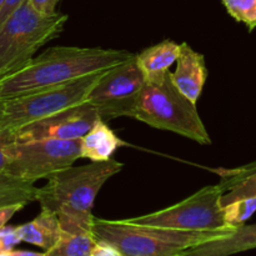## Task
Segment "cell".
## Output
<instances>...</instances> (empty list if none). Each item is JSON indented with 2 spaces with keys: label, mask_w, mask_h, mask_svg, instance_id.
Masks as SVG:
<instances>
[{
  "label": "cell",
  "mask_w": 256,
  "mask_h": 256,
  "mask_svg": "<svg viewBox=\"0 0 256 256\" xmlns=\"http://www.w3.org/2000/svg\"><path fill=\"white\" fill-rule=\"evenodd\" d=\"M169 75L175 88L196 105L208 79L204 55L195 52L188 42H182L180 44L176 69L174 72H169Z\"/></svg>",
  "instance_id": "obj_11"
},
{
  "label": "cell",
  "mask_w": 256,
  "mask_h": 256,
  "mask_svg": "<svg viewBox=\"0 0 256 256\" xmlns=\"http://www.w3.org/2000/svg\"><path fill=\"white\" fill-rule=\"evenodd\" d=\"M122 168L124 164L112 158L65 168L50 175L44 186L38 188L36 202L42 209L58 215L64 232H92L95 198L102 185Z\"/></svg>",
  "instance_id": "obj_2"
},
{
  "label": "cell",
  "mask_w": 256,
  "mask_h": 256,
  "mask_svg": "<svg viewBox=\"0 0 256 256\" xmlns=\"http://www.w3.org/2000/svg\"><path fill=\"white\" fill-rule=\"evenodd\" d=\"M102 72L85 75L58 86L0 100V129L18 130L62 110L86 102Z\"/></svg>",
  "instance_id": "obj_6"
},
{
  "label": "cell",
  "mask_w": 256,
  "mask_h": 256,
  "mask_svg": "<svg viewBox=\"0 0 256 256\" xmlns=\"http://www.w3.org/2000/svg\"><path fill=\"white\" fill-rule=\"evenodd\" d=\"M169 72L160 84H145L134 119L155 129L176 132L202 145H210L212 139L196 105L175 88Z\"/></svg>",
  "instance_id": "obj_5"
},
{
  "label": "cell",
  "mask_w": 256,
  "mask_h": 256,
  "mask_svg": "<svg viewBox=\"0 0 256 256\" xmlns=\"http://www.w3.org/2000/svg\"><path fill=\"white\" fill-rule=\"evenodd\" d=\"M228 12L236 22L248 26L249 32L256 28V0H222Z\"/></svg>",
  "instance_id": "obj_19"
},
{
  "label": "cell",
  "mask_w": 256,
  "mask_h": 256,
  "mask_svg": "<svg viewBox=\"0 0 256 256\" xmlns=\"http://www.w3.org/2000/svg\"><path fill=\"white\" fill-rule=\"evenodd\" d=\"M145 84L135 54L126 62L106 70L88 95L86 102L106 122L122 116L134 119Z\"/></svg>",
  "instance_id": "obj_8"
},
{
  "label": "cell",
  "mask_w": 256,
  "mask_h": 256,
  "mask_svg": "<svg viewBox=\"0 0 256 256\" xmlns=\"http://www.w3.org/2000/svg\"><path fill=\"white\" fill-rule=\"evenodd\" d=\"M219 184L204 186L182 202L142 216L126 219L132 224L149 225L182 232H219L234 229L225 222Z\"/></svg>",
  "instance_id": "obj_7"
},
{
  "label": "cell",
  "mask_w": 256,
  "mask_h": 256,
  "mask_svg": "<svg viewBox=\"0 0 256 256\" xmlns=\"http://www.w3.org/2000/svg\"><path fill=\"white\" fill-rule=\"evenodd\" d=\"M2 252H5V250H4V248H2V245H0V254H2Z\"/></svg>",
  "instance_id": "obj_28"
},
{
  "label": "cell",
  "mask_w": 256,
  "mask_h": 256,
  "mask_svg": "<svg viewBox=\"0 0 256 256\" xmlns=\"http://www.w3.org/2000/svg\"><path fill=\"white\" fill-rule=\"evenodd\" d=\"M135 54L102 48L54 46L0 78V100L58 86L85 75L106 72Z\"/></svg>",
  "instance_id": "obj_1"
},
{
  "label": "cell",
  "mask_w": 256,
  "mask_h": 256,
  "mask_svg": "<svg viewBox=\"0 0 256 256\" xmlns=\"http://www.w3.org/2000/svg\"><path fill=\"white\" fill-rule=\"evenodd\" d=\"M80 159V139L16 142L5 174L34 184Z\"/></svg>",
  "instance_id": "obj_9"
},
{
  "label": "cell",
  "mask_w": 256,
  "mask_h": 256,
  "mask_svg": "<svg viewBox=\"0 0 256 256\" xmlns=\"http://www.w3.org/2000/svg\"><path fill=\"white\" fill-rule=\"evenodd\" d=\"M235 229V228H234ZM219 232H182L124 220L92 219V232L96 242L112 245L122 256H180L200 244L226 235Z\"/></svg>",
  "instance_id": "obj_3"
},
{
  "label": "cell",
  "mask_w": 256,
  "mask_h": 256,
  "mask_svg": "<svg viewBox=\"0 0 256 256\" xmlns=\"http://www.w3.org/2000/svg\"><path fill=\"white\" fill-rule=\"evenodd\" d=\"M0 256H12V250H10V252H2V254H0Z\"/></svg>",
  "instance_id": "obj_27"
},
{
  "label": "cell",
  "mask_w": 256,
  "mask_h": 256,
  "mask_svg": "<svg viewBox=\"0 0 256 256\" xmlns=\"http://www.w3.org/2000/svg\"><path fill=\"white\" fill-rule=\"evenodd\" d=\"M19 242H22V239L19 236L16 226H6L0 229V245L4 248L5 252H10L16 246Z\"/></svg>",
  "instance_id": "obj_22"
},
{
  "label": "cell",
  "mask_w": 256,
  "mask_h": 256,
  "mask_svg": "<svg viewBox=\"0 0 256 256\" xmlns=\"http://www.w3.org/2000/svg\"><path fill=\"white\" fill-rule=\"evenodd\" d=\"M12 256H45L44 252H26V250H12Z\"/></svg>",
  "instance_id": "obj_26"
},
{
  "label": "cell",
  "mask_w": 256,
  "mask_h": 256,
  "mask_svg": "<svg viewBox=\"0 0 256 256\" xmlns=\"http://www.w3.org/2000/svg\"><path fill=\"white\" fill-rule=\"evenodd\" d=\"M180 44L172 40H162L136 54V62L146 84H160L169 72V68L178 60Z\"/></svg>",
  "instance_id": "obj_13"
},
{
  "label": "cell",
  "mask_w": 256,
  "mask_h": 256,
  "mask_svg": "<svg viewBox=\"0 0 256 256\" xmlns=\"http://www.w3.org/2000/svg\"><path fill=\"white\" fill-rule=\"evenodd\" d=\"M256 172V160L249 162V164L244 165V166L239 168H232V169H218L215 170L216 174L220 175L222 180H220L219 185L222 189V192H226L229 188L240 179L245 178L246 175L252 174V172Z\"/></svg>",
  "instance_id": "obj_21"
},
{
  "label": "cell",
  "mask_w": 256,
  "mask_h": 256,
  "mask_svg": "<svg viewBox=\"0 0 256 256\" xmlns=\"http://www.w3.org/2000/svg\"><path fill=\"white\" fill-rule=\"evenodd\" d=\"M99 119L96 110L88 102L62 110L50 116L15 130L16 142L32 140L82 139Z\"/></svg>",
  "instance_id": "obj_10"
},
{
  "label": "cell",
  "mask_w": 256,
  "mask_h": 256,
  "mask_svg": "<svg viewBox=\"0 0 256 256\" xmlns=\"http://www.w3.org/2000/svg\"><path fill=\"white\" fill-rule=\"evenodd\" d=\"M125 145L126 142L118 138V135L108 126L106 122L99 118L92 129L80 139V159L106 162L119 148Z\"/></svg>",
  "instance_id": "obj_14"
},
{
  "label": "cell",
  "mask_w": 256,
  "mask_h": 256,
  "mask_svg": "<svg viewBox=\"0 0 256 256\" xmlns=\"http://www.w3.org/2000/svg\"><path fill=\"white\" fill-rule=\"evenodd\" d=\"M92 256H122L118 252L115 248H112V245L105 244V242H96L94 250H92Z\"/></svg>",
  "instance_id": "obj_25"
},
{
  "label": "cell",
  "mask_w": 256,
  "mask_h": 256,
  "mask_svg": "<svg viewBox=\"0 0 256 256\" xmlns=\"http://www.w3.org/2000/svg\"><path fill=\"white\" fill-rule=\"evenodd\" d=\"M16 230L22 242L36 245L45 252L54 246L62 232L58 215L46 209H42L34 220L16 226Z\"/></svg>",
  "instance_id": "obj_15"
},
{
  "label": "cell",
  "mask_w": 256,
  "mask_h": 256,
  "mask_svg": "<svg viewBox=\"0 0 256 256\" xmlns=\"http://www.w3.org/2000/svg\"><path fill=\"white\" fill-rule=\"evenodd\" d=\"M252 249H256V224H242L226 235L192 248L180 256H230Z\"/></svg>",
  "instance_id": "obj_12"
},
{
  "label": "cell",
  "mask_w": 256,
  "mask_h": 256,
  "mask_svg": "<svg viewBox=\"0 0 256 256\" xmlns=\"http://www.w3.org/2000/svg\"><path fill=\"white\" fill-rule=\"evenodd\" d=\"M248 198H256V172L232 184L229 190L222 194L220 202L222 206H225L230 202L240 199H248Z\"/></svg>",
  "instance_id": "obj_20"
},
{
  "label": "cell",
  "mask_w": 256,
  "mask_h": 256,
  "mask_svg": "<svg viewBox=\"0 0 256 256\" xmlns=\"http://www.w3.org/2000/svg\"><path fill=\"white\" fill-rule=\"evenodd\" d=\"M29 2L36 12L50 15L56 12V6L60 0H29Z\"/></svg>",
  "instance_id": "obj_23"
},
{
  "label": "cell",
  "mask_w": 256,
  "mask_h": 256,
  "mask_svg": "<svg viewBox=\"0 0 256 256\" xmlns=\"http://www.w3.org/2000/svg\"><path fill=\"white\" fill-rule=\"evenodd\" d=\"M36 194L38 188L32 182L0 174V208L14 204L28 205L36 202Z\"/></svg>",
  "instance_id": "obj_17"
},
{
  "label": "cell",
  "mask_w": 256,
  "mask_h": 256,
  "mask_svg": "<svg viewBox=\"0 0 256 256\" xmlns=\"http://www.w3.org/2000/svg\"><path fill=\"white\" fill-rule=\"evenodd\" d=\"M69 16L45 15L24 0L0 26V78L22 68L35 52L58 38Z\"/></svg>",
  "instance_id": "obj_4"
},
{
  "label": "cell",
  "mask_w": 256,
  "mask_h": 256,
  "mask_svg": "<svg viewBox=\"0 0 256 256\" xmlns=\"http://www.w3.org/2000/svg\"><path fill=\"white\" fill-rule=\"evenodd\" d=\"M24 204H14V205H6V206L0 208V229L6 225V222L16 214L18 212L24 208Z\"/></svg>",
  "instance_id": "obj_24"
},
{
  "label": "cell",
  "mask_w": 256,
  "mask_h": 256,
  "mask_svg": "<svg viewBox=\"0 0 256 256\" xmlns=\"http://www.w3.org/2000/svg\"><path fill=\"white\" fill-rule=\"evenodd\" d=\"M96 245L92 232H64L54 246L44 252L45 256H92Z\"/></svg>",
  "instance_id": "obj_16"
},
{
  "label": "cell",
  "mask_w": 256,
  "mask_h": 256,
  "mask_svg": "<svg viewBox=\"0 0 256 256\" xmlns=\"http://www.w3.org/2000/svg\"><path fill=\"white\" fill-rule=\"evenodd\" d=\"M224 216L225 222L230 228H238L245 224L250 216L256 212V198H248V199H240L225 205Z\"/></svg>",
  "instance_id": "obj_18"
},
{
  "label": "cell",
  "mask_w": 256,
  "mask_h": 256,
  "mask_svg": "<svg viewBox=\"0 0 256 256\" xmlns=\"http://www.w3.org/2000/svg\"><path fill=\"white\" fill-rule=\"evenodd\" d=\"M4 2H5V0H0V9H2V4H4Z\"/></svg>",
  "instance_id": "obj_29"
}]
</instances>
